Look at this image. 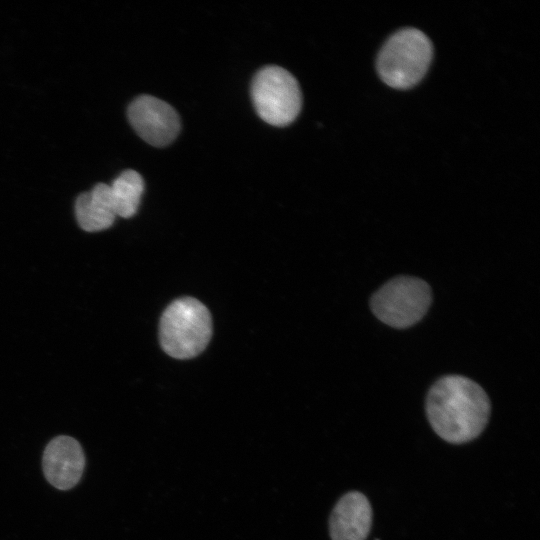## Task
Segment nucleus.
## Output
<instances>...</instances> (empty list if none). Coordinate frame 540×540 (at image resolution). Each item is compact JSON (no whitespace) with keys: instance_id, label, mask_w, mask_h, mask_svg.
<instances>
[{"instance_id":"nucleus-1","label":"nucleus","mask_w":540,"mask_h":540,"mask_svg":"<svg viewBox=\"0 0 540 540\" xmlns=\"http://www.w3.org/2000/svg\"><path fill=\"white\" fill-rule=\"evenodd\" d=\"M490 413L491 404L484 389L464 376H444L427 394L428 421L440 438L452 444L477 438L485 429Z\"/></svg>"},{"instance_id":"nucleus-2","label":"nucleus","mask_w":540,"mask_h":540,"mask_svg":"<svg viewBox=\"0 0 540 540\" xmlns=\"http://www.w3.org/2000/svg\"><path fill=\"white\" fill-rule=\"evenodd\" d=\"M432 56V43L422 31L401 29L382 46L377 57V71L388 86L411 88L426 74Z\"/></svg>"},{"instance_id":"nucleus-3","label":"nucleus","mask_w":540,"mask_h":540,"mask_svg":"<svg viewBox=\"0 0 540 540\" xmlns=\"http://www.w3.org/2000/svg\"><path fill=\"white\" fill-rule=\"evenodd\" d=\"M212 322L208 309L198 300L184 297L172 302L160 320L163 350L178 359L192 358L210 341Z\"/></svg>"},{"instance_id":"nucleus-4","label":"nucleus","mask_w":540,"mask_h":540,"mask_svg":"<svg viewBox=\"0 0 540 540\" xmlns=\"http://www.w3.org/2000/svg\"><path fill=\"white\" fill-rule=\"evenodd\" d=\"M431 301V288L424 280L398 276L372 295L370 307L381 322L394 328H408L424 317Z\"/></svg>"},{"instance_id":"nucleus-5","label":"nucleus","mask_w":540,"mask_h":540,"mask_svg":"<svg viewBox=\"0 0 540 540\" xmlns=\"http://www.w3.org/2000/svg\"><path fill=\"white\" fill-rule=\"evenodd\" d=\"M251 97L261 119L273 126L290 124L301 110L299 84L290 72L279 66H266L257 72Z\"/></svg>"},{"instance_id":"nucleus-6","label":"nucleus","mask_w":540,"mask_h":540,"mask_svg":"<svg viewBox=\"0 0 540 540\" xmlns=\"http://www.w3.org/2000/svg\"><path fill=\"white\" fill-rule=\"evenodd\" d=\"M128 119L136 133L156 147L170 144L180 130V118L175 109L151 95H141L132 101Z\"/></svg>"},{"instance_id":"nucleus-7","label":"nucleus","mask_w":540,"mask_h":540,"mask_svg":"<svg viewBox=\"0 0 540 540\" xmlns=\"http://www.w3.org/2000/svg\"><path fill=\"white\" fill-rule=\"evenodd\" d=\"M42 467L52 486L60 490L73 488L80 481L85 467L80 443L67 435L53 438L44 450Z\"/></svg>"},{"instance_id":"nucleus-8","label":"nucleus","mask_w":540,"mask_h":540,"mask_svg":"<svg viewBox=\"0 0 540 540\" xmlns=\"http://www.w3.org/2000/svg\"><path fill=\"white\" fill-rule=\"evenodd\" d=\"M372 525V508L367 497L351 491L335 504L329 518L332 540H366Z\"/></svg>"},{"instance_id":"nucleus-9","label":"nucleus","mask_w":540,"mask_h":540,"mask_svg":"<svg viewBox=\"0 0 540 540\" xmlns=\"http://www.w3.org/2000/svg\"><path fill=\"white\" fill-rule=\"evenodd\" d=\"M75 215L79 226L87 232L112 226L117 215L109 185L98 183L92 190L79 195L75 202Z\"/></svg>"},{"instance_id":"nucleus-10","label":"nucleus","mask_w":540,"mask_h":540,"mask_svg":"<svg viewBox=\"0 0 540 540\" xmlns=\"http://www.w3.org/2000/svg\"><path fill=\"white\" fill-rule=\"evenodd\" d=\"M110 194L117 216L129 218L138 210L144 191L142 176L134 170L123 171L110 185Z\"/></svg>"}]
</instances>
